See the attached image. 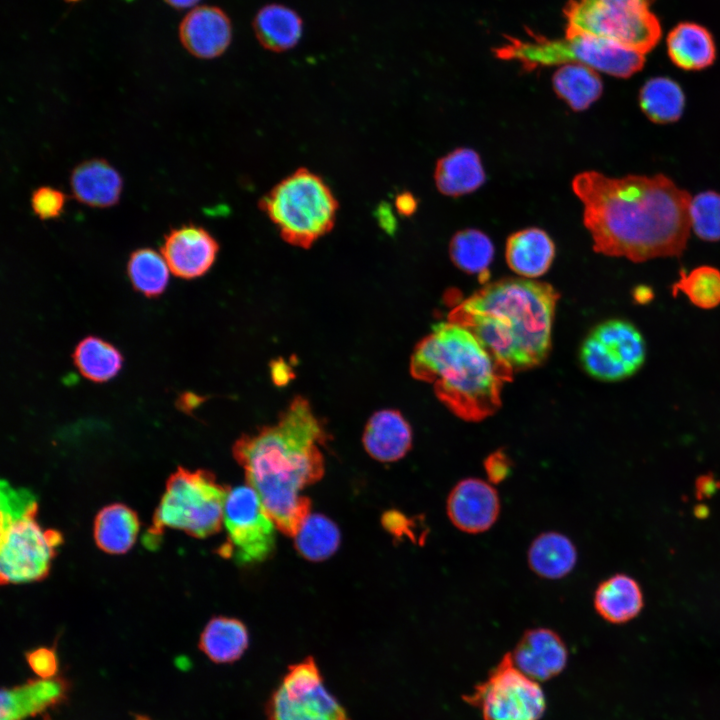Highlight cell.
<instances>
[{
  "mask_svg": "<svg viewBox=\"0 0 720 720\" xmlns=\"http://www.w3.org/2000/svg\"><path fill=\"white\" fill-rule=\"evenodd\" d=\"M597 253L635 263L678 257L686 249L690 194L663 174L607 177L585 171L572 181Z\"/></svg>",
  "mask_w": 720,
  "mask_h": 720,
  "instance_id": "6da1fadb",
  "label": "cell"
},
{
  "mask_svg": "<svg viewBox=\"0 0 720 720\" xmlns=\"http://www.w3.org/2000/svg\"><path fill=\"white\" fill-rule=\"evenodd\" d=\"M327 440L308 400L296 396L275 424L243 434L233 445L248 485L258 493L275 526L288 536L295 537L310 515V499L301 491L322 478L325 463L320 447Z\"/></svg>",
  "mask_w": 720,
  "mask_h": 720,
  "instance_id": "7a4b0ae2",
  "label": "cell"
},
{
  "mask_svg": "<svg viewBox=\"0 0 720 720\" xmlns=\"http://www.w3.org/2000/svg\"><path fill=\"white\" fill-rule=\"evenodd\" d=\"M559 294L549 284L528 278L488 283L449 313L514 371L541 364L551 348Z\"/></svg>",
  "mask_w": 720,
  "mask_h": 720,
  "instance_id": "3957f363",
  "label": "cell"
},
{
  "mask_svg": "<svg viewBox=\"0 0 720 720\" xmlns=\"http://www.w3.org/2000/svg\"><path fill=\"white\" fill-rule=\"evenodd\" d=\"M513 371L469 329L450 320L433 325L410 361L411 375L431 383L437 398L466 421L483 420L498 410Z\"/></svg>",
  "mask_w": 720,
  "mask_h": 720,
  "instance_id": "277c9868",
  "label": "cell"
},
{
  "mask_svg": "<svg viewBox=\"0 0 720 720\" xmlns=\"http://www.w3.org/2000/svg\"><path fill=\"white\" fill-rule=\"evenodd\" d=\"M37 501L23 488L1 484L0 577L2 584H18L46 577L61 534L44 529L36 519Z\"/></svg>",
  "mask_w": 720,
  "mask_h": 720,
  "instance_id": "5b68a950",
  "label": "cell"
},
{
  "mask_svg": "<svg viewBox=\"0 0 720 720\" xmlns=\"http://www.w3.org/2000/svg\"><path fill=\"white\" fill-rule=\"evenodd\" d=\"M259 207L285 242L305 249L332 230L339 209L327 183L307 168L282 179Z\"/></svg>",
  "mask_w": 720,
  "mask_h": 720,
  "instance_id": "8992f818",
  "label": "cell"
},
{
  "mask_svg": "<svg viewBox=\"0 0 720 720\" xmlns=\"http://www.w3.org/2000/svg\"><path fill=\"white\" fill-rule=\"evenodd\" d=\"M228 492L212 473L179 467L167 481L145 544L153 548L166 528L182 530L197 538L218 532Z\"/></svg>",
  "mask_w": 720,
  "mask_h": 720,
  "instance_id": "52a82bcc",
  "label": "cell"
},
{
  "mask_svg": "<svg viewBox=\"0 0 720 720\" xmlns=\"http://www.w3.org/2000/svg\"><path fill=\"white\" fill-rule=\"evenodd\" d=\"M508 56L527 69L576 62L621 78L632 76L645 63L643 53L613 40L577 31H566L563 39L536 35L526 41L513 39Z\"/></svg>",
  "mask_w": 720,
  "mask_h": 720,
  "instance_id": "ba28073f",
  "label": "cell"
},
{
  "mask_svg": "<svg viewBox=\"0 0 720 720\" xmlns=\"http://www.w3.org/2000/svg\"><path fill=\"white\" fill-rule=\"evenodd\" d=\"M563 12L566 31L607 38L644 55L661 36L649 0H569Z\"/></svg>",
  "mask_w": 720,
  "mask_h": 720,
  "instance_id": "9c48e42d",
  "label": "cell"
},
{
  "mask_svg": "<svg viewBox=\"0 0 720 720\" xmlns=\"http://www.w3.org/2000/svg\"><path fill=\"white\" fill-rule=\"evenodd\" d=\"M463 699L476 707L484 720H540L546 709L539 682L514 665L510 652Z\"/></svg>",
  "mask_w": 720,
  "mask_h": 720,
  "instance_id": "30bf717a",
  "label": "cell"
},
{
  "mask_svg": "<svg viewBox=\"0 0 720 720\" xmlns=\"http://www.w3.org/2000/svg\"><path fill=\"white\" fill-rule=\"evenodd\" d=\"M646 342L640 330L624 319L605 320L591 329L579 352L584 370L603 382L635 375L646 359Z\"/></svg>",
  "mask_w": 720,
  "mask_h": 720,
  "instance_id": "8fae6325",
  "label": "cell"
},
{
  "mask_svg": "<svg viewBox=\"0 0 720 720\" xmlns=\"http://www.w3.org/2000/svg\"><path fill=\"white\" fill-rule=\"evenodd\" d=\"M265 720H351L311 656L290 665L265 705Z\"/></svg>",
  "mask_w": 720,
  "mask_h": 720,
  "instance_id": "7c38bea8",
  "label": "cell"
},
{
  "mask_svg": "<svg viewBox=\"0 0 720 720\" xmlns=\"http://www.w3.org/2000/svg\"><path fill=\"white\" fill-rule=\"evenodd\" d=\"M228 542L223 556H232L239 564L266 560L275 549V524L266 513L258 493L250 486L229 490L223 512Z\"/></svg>",
  "mask_w": 720,
  "mask_h": 720,
  "instance_id": "4fadbf2b",
  "label": "cell"
},
{
  "mask_svg": "<svg viewBox=\"0 0 720 720\" xmlns=\"http://www.w3.org/2000/svg\"><path fill=\"white\" fill-rule=\"evenodd\" d=\"M445 511L450 523L466 534L489 531L499 519L501 500L495 485L488 480L468 477L449 491Z\"/></svg>",
  "mask_w": 720,
  "mask_h": 720,
  "instance_id": "5bb4252c",
  "label": "cell"
},
{
  "mask_svg": "<svg viewBox=\"0 0 720 720\" xmlns=\"http://www.w3.org/2000/svg\"><path fill=\"white\" fill-rule=\"evenodd\" d=\"M218 251L219 244L210 232L193 223L171 229L161 246L170 271L183 279L198 278L208 272Z\"/></svg>",
  "mask_w": 720,
  "mask_h": 720,
  "instance_id": "9a60e30c",
  "label": "cell"
},
{
  "mask_svg": "<svg viewBox=\"0 0 720 720\" xmlns=\"http://www.w3.org/2000/svg\"><path fill=\"white\" fill-rule=\"evenodd\" d=\"M514 665L539 682L560 674L568 660V650L561 636L547 627L525 631L510 652Z\"/></svg>",
  "mask_w": 720,
  "mask_h": 720,
  "instance_id": "2e32d148",
  "label": "cell"
},
{
  "mask_svg": "<svg viewBox=\"0 0 720 720\" xmlns=\"http://www.w3.org/2000/svg\"><path fill=\"white\" fill-rule=\"evenodd\" d=\"M178 31L183 47L200 59L219 57L232 40L231 20L216 6L202 5L190 10L180 22Z\"/></svg>",
  "mask_w": 720,
  "mask_h": 720,
  "instance_id": "e0dca14e",
  "label": "cell"
},
{
  "mask_svg": "<svg viewBox=\"0 0 720 720\" xmlns=\"http://www.w3.org/2000/svg\"><path fill=\"white\" fill-rule=\"evenodd\" d=\"M73 197L89 207L116 205L123 190L120 173L105 159L92 158L77 164L70 175Z\"/></svg>",
  "mask_w": 720,
  "mask_h": 720,
  "instance_id": "ac0fdd59",
  "label": "cell"
},
{
  "mask_svg": "<svg viewBox=\"0 0 720 720\" xmlns=\"http://www.w3.org/2000/svg\"><path fill=\"white\" fill-rule=\"evenodd\" d=\"M362 442L372 458L380 462H394L411 449L412 429L398 410L383 409L369 418Z\"/></svg>",
  "mask_w": 720,
  "mask_h": 720,
  "instance_id": "d6986e66",
  "label": "cell"
},
{
  "mask_svg": "<svg viewBox=\"0 0 720 720\" xmlns=\"http://www.w3.org/2000/svg\"><path fill=\"white\" fill-rule=\"evenodd\" d=\"M578 552L574 542L566 534L543 531L536 535L527 549V564L538 577L559 580L568 576L576 567Z\"/></svg>",
  "mask_w": 720,
  "mask_h": 720,
  "instance_id": "ffe728a7",
  "label": "cell"
},
{
  "mask_svg": "<svg viewBox=\"0 0 720 720\" xmlns=\"http://www.w3.org/2000/svg\"><path fill=\"white\" fill-rule=\"evenodd\" d=\"M509 267L523 278L534 279L550 268L555 245L539 228H527L509 236L505 250Z\"/></svg>",
  "mask_w": 720,
  "mask_h": 720,
  "instance_id": "44dd1931",
  "label": "cell"
},
{
  "mask_svg": "<svg viewBox=\"0 0 720 720\" xmlns=\"http://www.w3.org/2000/svg\"><path fill=\"white\" fill-rule=\"evenodd\" d=\"M593 605L604 620L621 624L640 613L643 607V594L633 578L616 574L598 585L594 592Z\"/></svg>",
  "mask_w": 720,
  "mask_h": 720,
  "instance_id": "7402d4cb",
  "label": "cell"
},
{
  "mask_svg": "<svg viewBox=\"0 0 720 720\" xmlns=\"http://www.w3.org/2000/svg\"><path fill=\"white\" fill-rule=\"evenodd\" d=\"M253 29L258 42L267 50L280 53L299 42L303 22L299 14L282 4L263 6L255 15Z\"/></svg>",
  "mask_w": 720,
  "mask_h": 720,
  "instance_id": "603a6c76",
  "label": "cell"
},
{
  "mask_svg": "<svg viewBox=\"0 0 720 720\" xmlns=\"http://www.w3.org/2000/svg\"><path fill=\"white\" fill-rule=\"evenodd\" d=\"M434 179L442 194L455 197L478 189L485 181V173L474 150L459 148L438 160Z\"/></svg>",
  "mask_w": 720,
  "mask_h": 720,
  "instance_id": "cb8c5ba5",
  "label": "cell"
},
{
  "mask_svg": "<svg viewBox=\"0 0 720 720\" xmlns=\"http://www.w3.org/2000/svg\"><path fill=\"white\" fill-rule=\"evenodd\" d=\"M64 684L52 678H40L1 692V720H25L64 695Z\"/></svg>",
  "mask_w": 720,
  "mask_h": 720,
  "instance_id": "d4e9b609",
  "label": "cell"
},
{
  "mask_svg": "<svg viewBox=\"0 0 720 720\" xmlns=\"http://www.w3.org/2000/svg\"><path fill=\"white\" fill-rule=\"evenodd\" d=\"M668 54L684 70H700L715 59V45L710 33L695 23H680L668 35Z\"/></svg>",
  "mask_w": 720,
  "mask_h": 720,
  "instance_id": "484cf974",
  "label": "cell"
},
{
  "mask_svg": "<svg viewBox=\"0 0 720 720\" xmlns=\"http://www.w3.org/2000/svg\"><path fill=\"white\" fill-rule=\"evenodd\" d=\"M139 520L136 513L124 504H110L102 508L94 522L97 546L110 554L127 552L135 543Z\"/></svg>",
  "mask_w": 720,
  "mask_h": 720,
  "instance_id": "4316f807",
  "label": "cell"
},
{
  "mask_svg": "<svg viewBox=\"0 0 720 720\" xmlns=\"http://www.w3.org/2000/svg\"><path fill=\"white\" fill-rule=\"evenodd\" d=\"M249 646V633L238 619L212 618L203 629L199 647L215 663L238 660Z\"/></svg>",
  "mask_w": 720,
  "mask_h": 720,
  "instance_id": "83f0119b",
  "label": "cell"
},
{
  "mask_svg": "<svg viewBox=\"0 0 720 720\" xmlns=\"http://www.w3.org/2000/svg\"><path fill=\"white\" fill-rule=\"evenodd\" d=\"M556 94L574 111L587 109L602 94L603 84L597 71L585 64L567 63L552 77Z\"/></svg>",
  "mask_w": 720,
  "mask_h": 720,
  "instance_id": "f1b7e54d",
  "label": "cell"
},
{
  "mask_svg": "<svg viewBox=\"0 0 720 720\" xmlns=\"http://www.w3.org/2000/svg\"><path fill=\"white\" fill-rule=\"evenodd\" d=\"M639 104L653 122L667 124L677 121L684 110L685 97L681 87L666 77L648 80L639 93Z\"/></svg>",
  "mask_w": 720,
  "mask_h": 720,
  "instance_id": "f546056e",
  "label": "cell"
},
{
  "mask_svg": "<svg viewBox=\"0 0 720 720\" xmlns=\"http://www.w3.org/2000/svg\"><path fill=\"white\" fill-rule=\"evenodd\" d=\"M79 372L94 382L113 378L122 366L120 352L110 343L93 336L81 340L73 353Z\"/></svg>",
  "mask_w": 720,
  "mask_h": 720,
  "instance_id": "4dcf8cb0",
  "label": "cell"
},
{
  "mask_svg": "<svg viewBox=\"0 0 720 720\" xmlns=\"http://www.w3.org/2000/svg\"><path fill=\"white\" fill-rule=\"evenodd\" d=\"M339 544L338 527L322 514L309 515L295 535L297 552L310 561L329 558L336 552Z\"/></svg>",
  "mask_w": 720,
  "mask_h": 720,
  "instance_id": "1f68e13d",
  "label": "cell"
},
{
  "mask_svg": "<svg viewBox=\"0 0 720 720\" xmlns=\"http://www.w3.org/2000/svg\"><path fill=\"white\" fill-rule=\"evenodd\" d=\"M453 263L462 271L479 276L487 274L493 260L494 247L489 237L476 229L457 232L449 244Z\"/></svg>",
  "mask_w": 720,
  "mask_h": 720,
  "instance_id": "d6a6232c",
  "label": "cell"
},
{
  "mask_svg": "<svg viewBox=\"0 0 720 720\" xmlns=\"http://www.w3.org/2000/svg\"><path fill=\"white\" fill-rule=\"evenodd\" d=\"M127 273L137 291L155 297L165 290L170 269L162 254L151 248H140L130 254Z\"/></svg>",
  "mask_w": 720,
  "mask_h": 720,
  "instance_id": "836d02e7",
  "label": "cell"
},
{
  "mask_svg": "<svg viewBox=\"0 0 720 720\" xmlns=\"http://www.w3.org/2000/svg\"><path fill=\"white\" fill-rule=\"evenodd\" d=\"M683 293L700 309L710 310L720 305V270L709 265L698 266L688 273L683 269L672 285V294Z\"/></svg>",
  "mask_w": 720,
  "mask_h": 720,
  "instance_id": "e575fe53",
  "label": "cell"
},
{
  "mask_svg": "<svg viewBox=\"0 0 720 720\" xmlns=\"http://www.w3.org/2000/svg\"><path fill=\"white\" fill-rule=\"evenodd\" d=\"M691 228L705 241L720 240V194L705 191L691 199L689 208Z\"/></svg>",
  "mask_w": 720,
  "mask_h": 720,
  "instance_id": "d590c367",
  "label": "cell"
},
{
  "mask_svg": "<svg viewBox=\"0 0 720 720\" xmlns=\"http://www.w3.org/2000/svg\"><path fill=\"white\" fill-rule=\"evenodd\" d=\"M66 203L65 194L50 186H40L31 195L33 213L41 220H50L59 217Z\"/></svg>",
  "mask_w": 720,
  "mask_h": 720,
  "instance_id": "8d00e7d4",
  "label": "cell"
},
{
  "mask_svg": "<svg viewBox=\"0 0 720 720\" xmlns=\"http://www.w3.org/2000/svg\"><path fill=\"white\" fill-rule=\"evenodd\" d=\"M31 669L40 678H52L57 671L58 662L54 650L46 647L37 648L27 654Z\"/></svg>",
  "mask_w": 720,
  "mask_h": 720,
  "instance_id": "74e56055",
  "label": "cell"
},
{
  "mask_svg": "<svg viewBox=\"0 0 720 720\" xmlns=\"http://www.w3.org/2000/svg\"><path fill=\"white\" fill-rule=\"evenodd\" d=\"M484 468L487 479L493 485H498L507 479L511 472V462L501 451L490 454L485 462Z\"/></svg>",
  "mask_w": 720,
  "mask_h": 720,
  "instance_id": "f35d334b",
  "label": "cell"
},
{
  "mask_svg": "<svg viewBox=\"0 0 720 720\" xmlns=\"http://www.w3.org/2000/svg\"><path fill=\"white\" fill-rule=\"evenodd\" d=\"M383 522L385 527L393 534L402 536L403 534L410 535L413 527L410 520H408L403 514L391 511L386 513Z\"/></svg>",
  "mask_w": 720,
  "mask_h": 720,
  "instance_id": "ab89813d",
  "label": "cell"
},
{
  "mask_svg": "<svg viewBox=\"0 0 720 720\" xmlns=\"http://www.w3.org/2000/svg\"><path fill=\"white\" fill-rule=\"evenodd\" d=\"M395 206L402 215L409 216L416 210V200L410 193L398 194L395 200Z\"/></svg>",
  "mask_w": 720,
  "mask_h": 720,
  "instance_id": "60d3db41",
  "label": "cell"
},
{
  "mask_svg": "<svg viewBox=\"0 0 720 720\" xmlns=\"http://www.w3.org/2000/svg\"><path fill=\"white\" fill-rule=\"evenodd\" d=\"M632 297L637 304H646L653 299V292L647 286H638L632 292Z\"/></svg>",
  "mask_w": 720,
  "mask_h": 720,
  "instance_id": "b9f144b4",
  "label": "cell"
},
{
  "mask_svg": "<svg viewBox=\"0 0 720 720\" xmlns=\"http://www.w3.org/2000/svg\"><path fill=\"white\" fill-rule=\"evenodd\" d=\"M199 397L194 394H182L178 400V405L183 410L192 409L199 403Z\"/></svg>",
  "mask_w": 720,
  "mask_h": 720,
  "instance_id": "7bdbcfd3",
  "label": "cell"
},
{
  "mask_svg": "<svg viewBox=\"0 0 720 720\" xmlns=\"http://www.w3.org/2000/svg\"><path fill=\"white\" fill-rule=\"evenodd\" d=\"M175 9H184L195 5L199 0H164Z\"/></svg>",
  "mask_w": 720,
  "mask_h": 720,
  "instance_id": "ee69618b",
  "label": "cell"
},
{
  "mask_svg": "<svg viewBox=\"0 0 720 720\" xmlns=\"http://www.w3.org/2000/svg\"><path fill=\"white\" fill-rule=\"evenodd\" d=\"M65 1H66V2H70V3H75V2H78V1H80V0H65Z\"/></svg>",
  "mask_w": 720,
  "mask_h": 720,
  "instance_id": "f6af8a7d",
  "label": "cell"
},
{
  "mask_svg": "<svg viewBox=\"0 0 720 720\" xmlns=\"http://www.w3.org/2000/svg\"><path fill=\"white\" fill-rule=\"evenodd\" d=\"M125 1L130 2V1H133V0H125Z\"/></svg>",
  "mask_w": 720,
  "mask_h": 720,
  "instance_id": "bcb514c9",
  "label": "cell"
}]
</instances>
